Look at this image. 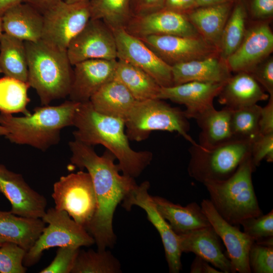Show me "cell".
Wrapping results in <instances>:
<instances>
[{"instance_id": "20", "label": "cell", "mask_w": 273, "mask_h": 273, "mask_svg": "<svg viewBox=\"0 0 273 273\" xmlns=\"http://www.w3.org/2000/svg\"><path fill=\"white\" fill-rule=\"evenodd\" d=\"M117 60L92 59L73 65L70 100L78 103L89 101L104 84L114 78Z\"/></svg>"}, {"instance_id": "50", "label": "cell", "mask_w": 273, "mask_h": 273, "mask_svg": "<svg viewBox=\"0 0 273 273\" xmlns=\"http://www.w3.org/2000/svg\"><path fill=\"white\" fill-rule=\"evenodd\" d=\"M236 0H197V7L219 4Z\"/></svg>"}, {"instance_id": "42", "label": "cell", "mask_w": 273, "mask_h": 273, "mask_svg": "<svg viewBox=\"0 0 273 273\" xmlns=\"http://www.w3.org/2000/svg\"><path fill=\"white\" fill-rule=\"evenodd\" d=\"M269 96H273V59H265L251 73Z\"/></svg>"}, {"instance_id": "19", "label": "cell", "mask_w": 273, "mask_h": 273, "mask_svg": "<svg viewBox=\"0 0 273 273\" xmlns=\"http://www.w3.org/2000/svg\"><path fill=\"white\" fill-rule=\"evenodd\" d=\"M273 50V33L267 23L255 25L246 30L238 49L226 60L231 70L251 73L267 59Z\"/></svg>"}, {"instance_id": "11", "label": "cell", "mask_w": 273, "mask_h": 273, "mask_svg": "<svg viewBox=\"0 0 273 273\" xmlns=\"http://www.w3.org/2000/svg\"><path fill=\"white\" fill-rule=\"evenodd\" d=\"M117 48V59L125 61L150 75L161 87L173 85L172 68L140 38L123 28L111 29Z\"/></svg>"}, {"instance_id": "16", "label": "cell", "mask_w": 273, "mask_h": 273, "mask_svg": "<svg viewBox=\"0 0 273 273\" xmlns=\"http://www.w3.org/2000/svg\"><path fill=\"white\" fill-rule=\"evenodd\" d=\"M0 192L10 202V212L16 215L41 218L46 213V198L32 189L21 174L3 164H0Z\"/></svg>"}, {"instance_id": "5", "label": "cell", "mask_w": 273, "mask_h": 273, "mask_svg": "<svg viewBox=\"0 0 273 273\" xmlns=\"http://www.w3.org/2000/svg\"><path fill=\"white\" fill-rule=\"evenodd\" d=\"M255 169L250 153L230 177L203 184L216 211L231 224L239 226L245 219L262 214L252 183Z\"/></svg>"}, {"instance_id": "15", "label": "cell", "mask_w": 273, "mask_h": 273, "mask_svg": "<svg viewBox=\"0 0 273 273\" xmlns=\"http://www.w3.org/2000/svg\"><path fill=\"white\" fill-rule=\"evenodd\" d=\"M124 29L138 38L155 35L201 36L185 14L162 9L140 16H132Z\"/></svg>"}, {"instance_id": "36", "label": "cell", "mask_w": 273, "mask_h": 273, "mask_svg": "<svg viewBox=\"0 0 273 273\" xmlns=\"http://www.w3.org/2000/svg\"><path fill=\"white\" fill-rule=\"evenodd\" d=\"M261 107L257 104L232 109L231 129L233 139L252 142L259 135V120Z\"/></svg>"}, {"instance_id": "12", "label": "cell", "mask_w": 273, "mask_h": 273, "mask_svg": "<svg viewBox=\"0 0 273 273\" xmlns=\"http://www.w3.org/2000/svg\"><path fill=\"white\" fill-rule=\"evenodd\" d=\"M71 65L92 59H117L112 30L102 20L90 19L67 49Z\"/></svg>"}, {"instance_id": "51", "label": "cell", "mask_w": 273, "mask_h": 273, "mask_svg": "<svg viewBox=\"0 0 273 273\" xmlns=\"http://www.w3.org/2000/svg\"><path fill=\"white\" fill-rule=\"evenodd\" d=\"M67 3H74L83 2H90L92 0H64Z\"/></svg>"}, {"instance_id": "18", "label": "cell", "mask_w": 273, "mask_h": 273, "mask_svg": "<svg viewBox=\"0 0 273 273\" xmlns=\"http://www.w3.org/2000/svg\"><path fill=\"white\" fill-rule=\"evenodd\" d=\"M225 83L191 81L169 87H161L157 99L184 105L188 119H196L214 108L213 100L222 90Z\"/></svg>"}, {"instance_id": "45", "label": "cell", "mask_w": 273, "mask_h": 273, "mask_svg": "<svg viewBox=\"0 0 273 273\" xmlns=\"http://www.w3.org/2000/svg\"><path fill=\"white\" fill-rule=\"evenodd\" d=\"M266 106L261 108L259 120V134L273 133V96H269Z\"/></svg>"}, {"instance_id": "4", "label": "cell", "mask_w": 273, "mask_h": 273, "mask_svg": "<svg viewBox=\"0 0 273 273\" xmlns=\"http://www.w3.org/2000/svg\"><path fill=\"white\" fill-rule=\"evenodd\" d=\"M28 63V82L43 105L69 96L73 71L67 52L41 39L24 41Z\"/></svg>"}, {"instance_id": "55", "label": "cell", "mask_w": 273, "mask_h": 273, "mask_svg": "<svg viewBox=\"0 0 273 273\" xmlns=\"http://www.w3.org/2000/svg\"><path fill=\"white\" fill-rule=\"evenodd\" d=\"M2 73V70H1V69L0 68V73Z\"/></svg>"}, {"instance_id": "26", "label": "cell", "mask_w": 273, "mask_h": 273, "mask_svg": "<svg viewBox=\"0 0 273 273\" xmlns=\"http://www.w3.org/2000/svg\"><path fill=\"white\" fill-rule=\"evenodd\" d=\"M160 214L176 234L210 225L200 205L193 202L183 206L160 196H152Z\"/></svg>"}, {"instance_id": "8", "label": "cell", "mask_w": 273, "mask_h": 273, "mask_svg": "<svg viewBox=\"0 0 273 273\" xmlns=\"http://www.w3.org/2000/svg\"><path fill=\"white\" fill-rule=\"evenodd\" d=\"M41 219L48 225L44 228L33 246L26 252L23 260L26 267L37 263L43 252L50 248L63 246L80 248L95 243L85 229L71 218L65 211L50 208Z\"/></svg>"}, {"instance_id": "3", "label": "cell", "mask_w": 273, "mask_h": 273, "mask_svg": "<svg viewBox=\"0 0 273 273\" xmlns=\"http://www.w3.org/2000/svg\"><path fill=\"white\" fill-rule=\"evenodd\" d=\"M79 103L69 100L58 106L43 105L22 117L1 113L0 124L11 142L46 151L59 143L63 128L73 126Z\"/></svg>"}, {"instance_id": "33", "label": "cell", "mask_w": 273, "mask_h": 273, "mask_svg": "<svg viewBox=\"0 0 273 273\" xmlns=\"http://www.w3.org/2000/svg\"><path fill=\"white\" fill-rule=\"evenodd\" d=\"M30 87L28 82L6 76L1 78L0 112L29 115L27 106L30 102L27 94Z\"/></svg>"}, {"instance_id": "49", "label": "cell", "mask_w": 273, "mask_h": 273, "mask_svg": "<svg viewBox=\"0 0 273 273\" xmlns=\"http://www.w3.org/2000/svg\"><path fill=\"white\" fill-rule=\"evenodd\" d=\"M23 3V0H0V16L9 9Z\"/></svg>"}, {"instance_id": "10", "label": "cell", "mask_w": 273, "mask_h": 273, "mask_svg": "<svg viewBox=\"0 0 273 273\" xmlns=\"http://www.w3.org/2000/svg\"><path fill=\"white\" fill-rule=\"evenodd\" d=\"M42 15L41 39L60 50L66 51L70 42L91 18L89 2L67 3L63 0Z\"/></svg>"}, {"instance_id": "41", "label": "cell", "mask_w": 273, "mask_h": 273, "mask_svg": "<svg viewBox=\"0 0 273 273\" xmlns=\"http://www.w3.org/2000/svg\"><path fill=\"white\" fill-rule=\"evenodd\" d=\"M251 158L252 164L256 169L261 161H273V133L259 134L252 142Z\"/></svg>"}, {"instance_id": "43", "label": "cell", "mask_w": 273, "mask_h": 273, "mask_svg": "<svg viewBox=\"0 0 273 273\" xmlns=\"http://www.w3.org/2000/svg\"><path fill=\"white\" fill-rule=\"evenodd\" d=\"M246 3L252 16L258 20H265L273 15V0H249Z\"/></svg>"}, {"instance_id": "27", "label": "cell", "mask_w": 273, "mask_h": 273, "mask_svg": "<svg viewBox=\"0 0 273 273\" xmlns=\"http://www.w3.org/2000/svg\"><path fill=\"white\" fill-rule=\"evenodd\" d=\"M137 101L127 88L115 78L104 84L89 100L98 112L121 118L124 121Z\"/></svg>"}, {"instance_id": "34", "label": "cell", "mask_w": 273, "mask_h": 273, "mask_svg": "<svg viewBox=\"0 0 273 273\" xmlns=\"http://www.w3.org/2000/svg\"><path fill=\"white\" fill-rule=\"evenodd\" d=\"M131 0H92L90 19L102 20L111 29L124 28L132 17Z\"/></svg>"}, {"instance_id": "38", "label": "cell", "mask_w": 273, "mask_h": 273, "mask_svg": "<svg viewBox=\"0 0 273 273\" xmlns=\"http://www.w3.org/2000/svg\"><path fill=\"white\" fill-rule=\"evenodd\" d=\"M26 251L18 245L5 242L0 246V272L25 273L27 268L23 264Z\"/></svg>"}, {"instance_id": "23", "label": "cell", "mask_w": 273, "mask_h": 273, "mask_svg": "<svg viewBox=\"0 0 273 273\" xmlns=\"http://www.w3.org/2000/svg\"><path fill=\"white\" fill-rule=\"evenodd\" d=\"M218 96L221 105L232 110L256 104L269 97L252 74L246 72L231 76Z\"/></svg>"}, {"instance_id": "53", "label": "cell", "mask_w": 273, "mask_h": 273, "mask_svg": "<svg viewBox=\"0 0 273 273\" xmlns=\"http://www.w3.org/2000/svg\"><path fill=\"white\" fill-rule=\"evenodd\" d=\"M3 27H2V18L0 16V38L1 37L2 35L3 34Z\"/></svg>"}, {"instance_id": "35", "label": "cell", "mask_w": 273, "mask_h": 273, "mask_svg": "<svg viewBox=\"0 0 273 273\" xmlns=\"http://www.w3.org/2000/svg\"><path fill=\"white\" fill-rule=\"evenodd\" d=\"M119 261L106 250H79L71 273L121 272Z\"/></svg>"}, {"instance_id": "40", "label": "cell", "mask_w": 273, "mask_h": 273, "mask_svg": "<svg viewBox=\"0 0 273 273\" xmlns=\"http://www.w3.org/2000/svg\"><path fill=\"white\" fill-rule=\"evenodd\" d=\"M80 248L71 246L59 247L51 263L40 273H70L75 265Z\"/></svg>"}, {"instance_id": "6", "label": "cell", "mask_w": 273, "mask_h": 273, "mask_svg": "<svg viewBox=\"0 0 273 273\" xmlns=\"http://www.w3.org/2000/svg\"><path fill=\"white\" fill-rule=\"evenodd\" d=\"M129 141L141 142L155 130L176 132L191 144L196 142L188 134L190 123L184 111L159 99L137 101L125 119Z\"/></svg>"}, {"instance_id": "14", "label": "cell", "mask_w": 273, "mask_h": 273, "mask_svg": "<svg viewBox=\"0 0 273 273\" xmlns=\"http://www.w3.org/2000/svg\"><path fill=\"white\" fill-rule=\"evenodd\" d=\"M140 39L171 66L219 55L218 49L201 36L155 35Z\"/></svg>"}, {"instance_id": "54", "label": "cell", "mask_w": 273, "mask_h": 273, "mask_svg": "<svg viewBox=\"0 0 273 273\" xmlns=\"http://www.w3.org/2000/svg\"><path fill=\"white\" fill-rule=\"evenodd\" d=\"M6 242L5 240L0 238V246L5 242Z\"/></svg>"}, {"instance_id": "17", "label": "cell", "mask_w": 273, "mask_h": 273, "mask_svg": "<svg viewBox=\"0 0 273 273\" xmlns=\"http://www.w3.org/2000/svg\"><path fill=\"white\" fill-rule=\"evenodd\" d=\"M200 206L210 225L222 240L236 272L251 273L248 254L254 241L241 231L238 225L231 224L223 219L209 199H203Z\"/></svg>"}, {"instance_id": "2", "label": "cell", "mask_w": 273, "mask_h": 273, "mask_svg": "<svg viewBox=\"0 0 273 273\" xmlns=\"http://www.w3.org/2000/svg\"><path fill=\"white\" fill-rule=\"evenodd\" d=\"M73 126L76 128L74 139L92 146H104L118 160L119 169L125 175L138 177L153 159L151 152L131 148L123 119L98 112L89 101L79 103Z\"/></svg>"}, {"instance_id": "7", "label": "cell", "mask_w": 273, "mask_h": 273, "mask_svg": "<svg viewBox=\"0 0 273 273\" xmlns=\"http://www.w3.org/2000/svg\"><path fill=\"white\" fill-rule=\"evenodd\" d=\"M251 142L235 139L209 148L192 144L189 175L203 184L226 179L251 153Z\"/></svg>"}, {"instance_id": "47", "label": "cell", "mask_w": 273, "mask_h": 273, "mask_svg": "<svg viewBox=\"0 0 273 273\" xmlns=\"http://www.w3.org/2000/svg\"><path fill=\"white\" fill-rule=\"evenodd\" d=\"M191 273H222L218 269L212 266L207 261L196 256L190 267Z\"/></svg>"}, {"instance_id": "32", "label": "cell", "mask_w": 273, "mask_h": 273, "mask_svg": "<svg viewBox=\"0 0 273 273\" xmlns=\"http://www.w3.org/2000/svg\"><path fill=\"white\" fill-rule=\"evenodd\" d=\"M248 9L245 0H236L221 34L219 55L226 61L239 47L245 33Z\"/></svg>"}, {"instance_id": "39", "label": "cell", "mask_w": 273, "mask_h": 273, "mask_svg": "<svg viewBox=\"0 0 273 273\" xmlns=\"http://www.w3.org/2000/svg\"><path fill=\"white\" fill-rule=\"evenodd\" d=\"M248 263L251 272H273V246L254 242L248 254Z\"/></svg>"}, {"instance_id": "28", "label": "cell", "mask_w": 273, "mask_h": 273, "mask_svg": "<svg viewBox=\"0 0 273 273\" xmlns=\"http://www.w3.org/2000/svg\"><path fill=\"white\" fill-rule=\"evenodd\" d=\"M45 223L41 218L24 217L0 210V238L27 252L39 238Z\"/></svg>"}, {"instance_id": "29", "label": "cell", "mask_w": 273, "mask_h": 273, "mask_svg": "<svg viewBox=\"0 0 273 273\" xmlns=\"http://www.w3.org/2000/svg\"><path fill=\"white\" fill-rule=\"evenodd\" d=\"M232 109L224 107L220 110L214 107L196 120L200 127L199 144L209 148L218 146L233 139L231 129Z\"/></svg>"}, {"instance_id": "30", "label": "cell", "mask_w": 273, "mask_h": 273, "mask_svg": "<svg viewBox=\"0 0 273 273\" xmlns=\"http://www.w3.org/2000/svg\"><path fill=\"white\" fill-rule=\"evenodd\" d=\"M114 78L120 81L138 101L157 99L161 87L148 73L120 59H117Z\"/></svg>"}, {"instance_id": "21", "label": "cell", "mask_w": 273, "mask_h": 273, "mask_svg": "<svg viewBox=\"0 0 273 273\" xmlns=\"http://www.w3.org/2000/svg\"><path fill=\"white\" fill-rule=\"evenodd\" d=\"M177 235L182 253H194L222 273L236 272L223 252L219 237L211 225Z\"/></svg>"}, {"instance_id": "25", "label": "cell", "mask_w": 273, "mask_h": 273, "mask_svg": "<svg viewBox=\"0 0 273 273\" xmlns=\"http://www.w3.org/2000/svg\"><path fill=\"white\" fill-rule=\"evenodd\" d=\"M235 2L199 7L186 14L200 35L218 51L223 29Z\"/></svg>"}, {"instance_id": "13", "label": "cell", "mask_w": 273, "mask_h": 273, "mask_svg": "<svg viewBox=\"0 0 273 273\" xmlns=\"http://www.w3.org/2000/svg\"><path fill=\"white\" fill-rule=\"evenodd\" d=\"M149 188L148 181L137 185L123 199L122 206L130 211L132 206L136 205L146 212L148 220L160 236L169 272L178 273L182 268V252L179 247L177 235L158 212L152 196L148 193Z\"/></svg>"}, {"instance_id": "22", "label": "cell", "mask_w": 273, "mask_h": 273, "mask_svg": "<svg viewBox=\"0 0 273 273\" xmlns=\"http://www.w3.org/2000/svg\"><path fill=\"white\" fill-rule=\"evenodd\" d=\"M173 85L191 81L225 83L232 76L219 55L171 66Z\"/></svg>"}, {"instance_id": "44", "label": "cell", "mask_w": 273, "mask_h": 273, "mask_svg": "<svg viewBox=\"0 0 273 273\" xmlns=\"http://www.w3.org/2000/svg\"><path fill=\"white\" fill-rule=\"evenodd\" d=\"M165 0H131L132 16L148 14L163 9Z\"/></svg>"}, {"instance_id": "48", "label": "cell", "mask_w": 273, "mask_h": 273, "mask_svg": "<svg viewBox=\"0 0 273 273\" xmlns=\"http://www.w3.org/2000/svg\"><path fill=\"white\" fill-rule=\"evenodd\" d=\"M62 1L63 0H23V3L30 5L43 14Z\"/></svg>"}, {"instance_id": "46", "label": "cell", "mask_w": 273, "mask_h": 273, "mask_svg": "<svg viewBox=\"0 0 273 273\" xmlns=\"http://www.w3.org/2000/svg\"><path fill=\"white\" fill-rule=\"evenodd\" d=\"M196 8L197 0H165L163 8L186 14Z\"/></svg>"}, {"instance_id": "1", "label": "cell", "mask_w": 273, "mask_h": 273, "mask_svg": "<svg viewBox=\"0 0 273 273\" xmlns=\"http://www.w3.org/2000/svg\"><path fill=\"white\" fill-rule=\"evenodd\" d=\"M70 161L86 169L90 175L97 199V209L86 231L93 237L98 250L112 248L116 241L113 229L114 214L118 205L137 185L134 178L120 174L114 155L106 150L101 156L94 146L74 139L69 142Z\"/></svg>"}, {"instance_id": "9", "label": "cell", "mask_w": 273, "mask_h": 273, "mask_svg": "<svg viewBox=\"0 0 273 273\" xmlns=\"http://www.w3.org/2000/svg\"><path fill=\"white\" fill-rule=\"evenodd\" d=\"M55 208L65 211L86 230L97 209V199L90 175L79 171L61 176L53 186Z\"/></svg>"}, {"instance_id": "37", "label": "cell", "mask_w": 273, "mask_h": 273, "mask_svg": "<svg viewBox=\"0 0 273 273\" xmlns=\"http://www.w3.org/2000/svg\"><path fill=\"white\" fill-rule=\"evenodd\" d=\"M243 232L258 244L273 246V210L242 221Z\"/></svg>"}, {"instance_id": "24", "label": "cell", "mask_w": 273, "mask_h": 273, "mask_svg": "<svg viewBox=\"0 0 273 273\" xmlns=\"http://www.w3.org/2000/svg\"><path fill=\"white\" fill-rule=\"evenodd\" d=\"M1 18L4 33L24 41L41 39L43 15L30 5L22 3L11 8Z\"/></svg>"}, {"instance_id": "52", "label": "cell", "mask_w": 273, "mask_h": 273, "mask_svg": "<svg viewBox=\"0 0 273 273\" xmlns=\"http://www.w3.org/2000/svg\"><path fill=\"white\" fill-rule=\"evenodd\" d=\"M7 133V130L0 124V136H6Z\"/></svg>"}, {"instance_id": "31", "label": "cell", "mask_w": 273, "mask_h": 273, "mask_svg": "<svg viewBox=\"0 0 273 273\" xmlns=\"http://www.w3.org/2000/svg\"><path fill=\"white\" fill-rule=\"evenodd\" d=\"M0 68L6 76L28 81V63L24 41L3 33L0 38Z\"/></svg>"}]
</instances>
